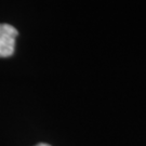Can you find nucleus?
<instances>
[{"label":"nucleus","instance_id":"1","mask_svg":"<svg viewBox=\"0 0 146 146\" xmlns=\"http://www.w3.org/2000/svg\"><path fill=\"white\" fill-rule=\"evenodd\" d=\"M19 31L9 24H0V58H9L14 53Z\"/></svg>","mask_w":146,"mask_h":146},{"label":"nucleus","instance_id":"2","mask_svg":"<svg viewBox=\"0 0 146 146\" xmlns=\"http://www.w3.org/2000/svg\"><path fill=\"white\" fill-rule=\"evenodd\" d=\"M35 146H51V145L46 144V143H39V144H37V145H35Z\"/></svg>","mask_w":146,"mask_h":146}]
</instances>
